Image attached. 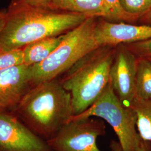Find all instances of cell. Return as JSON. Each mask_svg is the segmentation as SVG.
<instances>
[{
	"instance_id": "1",
	"label": "cell",
	"mask_w": 151,
	"mask_h": 151,
	"mask_svg": "<svg viewBox=\"0 0 151 151\" xmlns=\"http://www.w3.org/2000/svg\"><path fill=\"white\" fill-rule=\"evenodd\" d=\"M89 17L57 9L10 4L0 33V50L19 49L45 38L64 34Z\"/></svg>"
},
{
	"instance_id": "2",
	"label": "cell",
	"mask_w": 151,
	"mask_h": 151,
	"mask_svg": "<svg viewBox=\"0 0 151 151\" xmlns=\"http://www.w3.org/2000/svg\"><path fill=\"white\" fill-rule=\"evenodd\" d=\"M11 112L46 141L53 138L73 115L70 92L57 78L32 87Z\"/></svg>"
},
{
	"instance_id": "3",
	"label": "cell",
	"mask_w": 151,
	"mask_h": 151,
	"mask_svg": "<svg viewBox=\"0 0 151 151\" xmlns=\"http://www.w3.org/2000/svg\"><path fill=\"white\" fill-rule=\"evenodd\" d=\"M116 47L100 46L82 57L65 73L60 82L70 92L73 115L95 103L109 82Z\"/></svg>"
},
{
	"instance_id": "4",
	"label": "cell",
	"mask_w": 151,
	"mask_h": 151,
	"mask_svg": "<svg viewBox=\"0 0 151 151\" xmlns=\"http://www.w3.org/2000/svg\"><path fill=\"white\" fill-rule=\"evenodd\" d=\"M97 17H89L65 34L59 46L42 62L32 66V86L58 78L82 57L100 46L95 37Z\"/></svg>"
},
{
	"instance_id": "5",
	"label": "cell",
	"mask_w": 151,
	"mask_h": 151,
	"mask_svg": "<svg viewBox=\"0 0 151 151\" xmlns=\"http://www.w3.org/2000/svg\"><path fill=\"white\" fill-rule=\"evenodd\" d=\"M96 116L105 120L117 135L123 151H137L140 137L137 129V115L131 107L124 105L110 82L91 106L71 120Z\"/></svg>"
},
{
	"instance_id": "6",
	"label": "cell",
	"mask_w": 151,
	"mask_h": 151,
	"mask_svg": "<svg viewBox=\"0 0 151 151\" xmlns=\"http://www.w3.org/2000/svg\"><path fill=\"white\" fill-rule=\"evenodd\" d=\"M105 133L104 120L90 117L71 120L47 142L54 151H101L96 140Z\"/></svg>"
},
{
	"instance_id": "7",
	"label": "cell",
	"mask_w": 151,
	"mask_h": 151,
	"mask_svg": "<svg viewBox=\"0 0 151 151\" xmlns=\"http://www.w3.org/2000/svg\"><path fill=\"white\" fill-rule=\"evenodd\" d=\"M0 151H54L11 111H0Z\"/></svg>"
},
{
	"instance_id": "8",
	"label": "cell",
	"mask_w": 151,
	"mask_h": 151,
	"mask_svg": "<svg viewBox=\"0 0 151 151\" xmlns=\"http://www.w3.org/2000/svg\"><path fill=\"white\" fill-rule=\"evenodd\" d=\"M118 47L110 70L109 82L122 104L130 107L135 98L138 58L124 44Z\"/></svg>"
},
{
	"instance_id": "9",
	"label": "cell",
	"mask_w": 151,
	"mask_h": 151,
	"mask_svg": "<svg viewBox=\"0 0 151 151\" xmlns=\"http://www.w3.org/2000/svg\"><path fill=\"white\" fill-rule=\"evenodd\" d=\"M32 87V66L22 64L0 70V111H12Z\"/></svg>"
},
{
	"instance_id": "10",
	"label": "cell",
	"mask_w": 151,
	"mask_h": 151,
	"mask_svg": "<svg viewBox=\"0 0 151 151\" xmlns=\"http://www.w3.org/2000/svg\"><path fill=\"white\" fill-rule=\"evenodd\" d=\"M95 37L100 46L117 47L151 39V25H133L124 22H109L102 17L97 20Z\"/></svg>"
},
{
	"instance_id": "11",
	"label": "cell",
	"mask_w": 151,
	"mask_h": 151,
	"mask_svg": "<svg viewBox=\"0 0 151 151\" xmlns=\"http://www.w3.org/2000/svg\"><path fill=\"white\" fill-rule=\"evenodd\" d=\"M52 7L80 14L87 17L106 19L108 11L104 0H52Z\"/></svg>"
},
{
	"instance_id": "12",
	"label": "cell",
	"mask_w": 151,
	"mask_h": 151,
	"mask_svg": "<svg viewBox=\"0 0 151 151\" xmlns=\"http://www.w3.org/2000/svg\"><path fill=\"white\" fill-rule=\"evenodd\" d=\"M65 34L40 39L25 45L22 48L24 64L32 66L46 60L61 43Z\"/></svg>"
},
{
	"instance_id": "13",
	"label": "cell",
	"mask_w": 151,
	"mask_h": 151,
	"mask_svg": "<svg viewBox=\"0 0 151 151\" xmlns=\"http://www.w3.org/2000/svg\"><path fill=\"white\" fill-rule=\"evenodd\" d=\"M130 107L137 115V129L140 138L151 141V100L134 98Z\"/></svg>"
},
{
	"instance_id": "14",
	"label": "cell",
	"mask_w": 151,
	"mask_h": 151,
	"mask_svg": "<svg viewBox=\"0 0 151 151\" xmlns=\"http://www.w3.org/2000/svg\"><path fill=\"white\" fill-rule=\"evenodd\" d=\"M135 98L151 100V60L138 58L135 80Z\"/></svg>"
},
{
	"instance_id": "15",
	"label": "cell",
	"mask_w": 151,
	"mask_h": 151,
	"mask_svg": "<svg viewBox=\"0 0 151 151\" xmlns=\"http://www.w3.org/2000/svg\"><path fill=\"white\" fill-rule=\"evenodd\" d=\"M124 12L137 20L145 15L151 9V0H119Z\"/></svg>"
},
{
	"instance_id": "16",
	"label": "cell",
	"mask_w": 151,
	"mask_h": 151,
	"mask_svg": "<svg viewBox=\"0 0 151 151\" xmlns=\"http://www.w3.org/2000/svg\"><path fill=\"white\" fill-rule=\"evenodd\" d=\"M108 11L107 21L114 22H134L137 21L122 9L119 0H104Z\"/></svg>"
},
{
	"instance_id": "17",
	"label": "cell",
	"mask_w": 151,
	"mask_h": 151,
	"mask_svg": "<svg viewBox=\"0 0 151 151\" xmlns=\"http://www.w3.org/2000/svg\"><path fill=\"white\" fill-rule=\"evenodd\" d=\"M24 64L22 49L0 50V70L11 67Z\"/></svg>"
},
{
	"instance_id": "18",
	"label": "cell",
	"mask_w": 151,
	"mask_h": 151,
	"mask_svg": "<svg viewBox=\"0 0 151 151\" xmlns=\"http://www.w3.org/2000/svg\"><path fill=\"white\" fill-rule=\"evenodd\" d=\"M125 45L139 58H151V39L134 43L127 44Z\"/></svg>"
},
{
	"instance_id": "19",
	"label": "cell",
	"mask_w": 151,
	"mask_h": 151,
	"mask_svg": "<svg viewBox=\"0 0 151 151\" xmlns=\"http://www.w3.org/2000/svg\"><path fill=\"white\" fill-rule=\"evenodd\" d=\"M52 0H11L10 4L35 7H52Z\"/></svg>"
},
{
	"instance_id": "20",
	"label": "cell",
	"mask_w": 151,
	"mask_h": 151,
	"mask_svg": "<svg viewBox=\"0 0 151 151\" xmlns=\"http://www.w3.org/2000/svg\"><path fill=\"white\" fill-rule=\"evenodd\" d=\"M137 151H151V141L143 140L140 138Z\"/></svg>"
},
{
	"instance_id": "21",
	"label": "cell",
	"mask_w": 151,
	"mask_h": 151,
	"mask_svg": "<svg viewBox=\"0 0 151 151\" xmlns=\"http://www.w3.org/2000/svg\"><path fill=\"white\" fill-rule=\"evenodd\" d=\"M6 9L0 10V33L1 32L5 22Z\"/></svg>"
},
{
	"instance_id": "22",
	"label": "cell",
	"mask_w": 151,
	"mask_h": 151,
	"mask_svg": "<svg viewBox=\"0 0 151 151\" xmlns=\"http://www.w3.org/2000/svg\"><path fill=\"white\" fill-rule=\"evenodd\" d=\"M110 148L111 149V151H123L120 143L115 140H113L111 142Z\"/></svg>"
},
{
	"instance_id": "23",
	"label": "cell",
	"mask_w": 151,
	"mask_h": 151,
	"mask_svg": "<svg viewBox=\"0 0 151 151\" xmlns=\"http://www.w3.org/2000/svg\"><path fill=\"white\" fill-rule=\"evenodd\" d=\"M139 20L145 24L151 25V9L145 15L143 16Z\"/></svg>"
},
{
	"instance_id": "24",
	"label": "cell",
	"mask_w": 151,
	"mask_h": 151,
	"mask_svg": "<svg viewBox=\"0 0 151 151\" xmlns=\"http://www.w3.org/2000/svg\"><path fill=\"white\" fill-rule=\"evenodd\" d=\"M150 59H151V58H150Z\"/></svg>"
}]
</instances>
